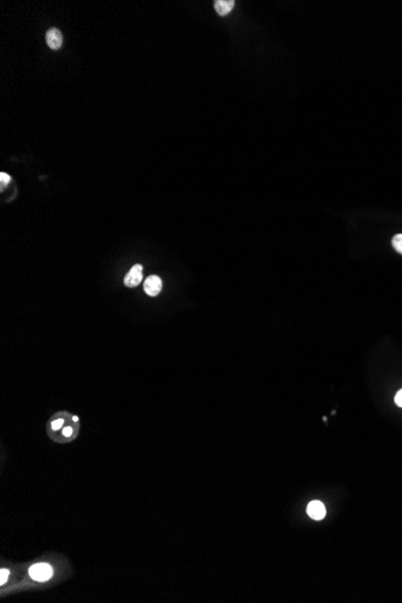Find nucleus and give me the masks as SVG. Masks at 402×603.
<instances>
[{"label": "nucleus", "instance_id": "obj_1", "mask_svg": "<svg viewBox=\"0 0 402 603\" xmlns=\"http://www.w3.org/2000/svg\"><path fill=\"white\" fill-rule=\"evenodd\" d=\"M29 574L34 581L38 582H45L52 577L53 569L50 564H33L29 569Z\"/></svg>", "mask_w": 402, "mask_h": 603}, {"label": "nucleus", "instance_id": "obj_5", "mask_svg": "<svg viewBox=\"0 0 402 603\" xmlns=\"http://www.w3.org/2000/svg\"><path fill=\"white\" fill-rule=\"evenodd\" d=\"M307 514H308L312 519L322 520L323 518L325 517V514H326V509H325V506L323 505V502L317 501L316 500V501H312L308 504V506H307Z\"/></svg>", "mask_w": 402, "mask_h": 603}, {"label": "nucleus", "instance_id": "obj_4", "mask_svg": "<svg viewBox=\"0 0 402 603\" xmlns=\"http://www.w3.org/2000/svg\"><path fill=\"white\" fill-rule=\"evenodd\" d=\"M46 42L48 47L53 51H58L63 45V34L57 28H51L46 33Z\"/></svg>", "mask_w": 402, "mask_h": 603}, {"label": "nucleus", "instance_id": "obj_13", "mask_svg": "<svg viewBox=\"0 0 402 603\" xmlns=\"http://www.w3.org/2000/svg\"><path fill=\"white\" fill-rule=\"evenodd\" d=\"M73 419H74V422H78V418L77 417H74Z\"/></svg>", "mask_w": 402, "mask_h": 603}, {"label": "nucleus", "instance_id": "obj_3", "mask_svg": "<svg viewBox=\"0 0 402 603\" xmlns=\"http://www.w3.org/2000/svg\"><path fill=\"white\" fill-rule=\"evenodd\" d=\"M142 277H143L142 265L136 264V265H134L132 269H130L129 272H128L127 276H125L124 284L127 287H129V288L137 287L141 282H142Z\"/></svg>", "mask_w": 402, "mask_h": 603}, {"label": "nucleus", "instance_id": "obj_12", "mask_svg": "<svg viewBox=\"0 0 402 603\" xmlns=\"http://www.w3.org/2000/svg\"><path fill=\"white\" fill-rule=\"evenodd\" d=\"M73 432H74L73 428H70V427L65 428H64V431H63V433H64V436H65V437H70V436L73 435Z\"/></svg>", "mask_w": 402, "mask_h": 603}, {"label": "nucleus", "instance_id": "obj_11", "mask_svg": "<svg viewBox=\"0 0 402 603\" xmlns=\"http://www.w3.org/2000/svg\"><path fill=\"white\" fill-rule=\"evenodd\" d=\"M395 404L402 408V389L399 390L398 394L395 395Z\"/></svg>", "mask_w": 402, "mask_h": 603}, {"label": "nucleus", "instance_id": "obj_10", "mask_svg": "<svg viewBox=\"0 0 402 603\" xmlns=\"http://www.w3.org/2000/svg\"><path fill=\"white\" fill-rule=\"evenodd\" d=\"M64 424V420L63 419H56L52 422V428L53 430H59V428L63 427Z\"/></svg>", "mask_w": 402, "mask_h": 603}, {"label": "nucleus", "instance_id": "obj_8", "mask_svg": "<svg viewBox=\"0 0 402 603\" xmlns=\"http://www.w3.org/2000/svg\"><path fill=\"white\" fill-rule=\"evenodd\" d=\"M7 578H9V571H7V569H1V574H0V583H1V585L6 583Z\"/></svg>", "mask_w": 402, "mask_h": 603}, {"label": "nucleus", "instance_id": "obj_2", "mask_svg": "<svg viewBox=\"0 0 402 603\" xmlns=\"http://www.w3.org/2000/svg\"><path fill=\"white\" fill-rule=\"evenodd\" d=\"M143 289H145L146 294L150 295V296H157V295L160 294L161 289H163V282H161V278L160 277L155 276V274H152V276L147 277L145 283H143Z\"/></svg>", "mask_w": 402, "mask_h": 603}, {"label": "nucleus", "instance_id": "obj_9", "mask_svg": "<svg viewBox=\"0 0 402 603\" xmlns=\"http://www.w3.org/2000/svg\"><path fill=\"white\" fill-rule=\"evenodd\" d=\"M10 179H11V178H10V176L7 175V174H5V173L0 174V181H1V187H2V188H4V187H5V184L9 183Z\"/></svg>", "mask_w": 402, "mask_h": 603}, {"label": "nucleus", "instance_id": "obj_7", "mask_svg": "<svg viewBox=\"0 0 402 603\" xmlns=\"http://www.w3.org/2000/svg\"><path fill=\"white\" fill-rule=\"evenodd\" d=\"M391 243H393V247L395 248L396 252L402 254V233H398V235L394 236Z\"/></svg>", "mask_w": 402, "mask_h": 603}, {"label": "nucleus", "instance_id": "obj_6", "mask_svg": "<svg viewBox=\"0 0 402 603\" xmlns=\"http://www.w3.org/2000/svg\"><path fill=\"white\" fill-rule=\"evenodd\" d=\"M235 6L234 0H216L214 1V9L219 16H227L232 11Z\"/></svg>", "mask_w": 402, "mask_h": 603}]
</instances>
